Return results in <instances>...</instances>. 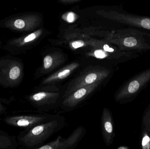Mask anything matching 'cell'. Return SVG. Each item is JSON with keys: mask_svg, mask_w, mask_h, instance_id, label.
<instances>
[{"mask_svg": "<svg viewBox=\"0 0 150 149\" xmlns=\"http://www.w3.org/2000/svg\"><path fill=\"white\" fill-rule=\"evenodd\" d=\"M104 50L105 51L108 52H113L114 51V49L112 48H110L107 45H105L104 46Z\"/></svg>", "mask_w": 150, "mask_h": 149, "instance_id": "44dd1931", "label": "cell"}, {"mask_svg": "<svg viewBox=\"0 0 150 149\" xmlns=\"http://www.w3.org/2000/svg\"><path fill=\"white\" fill-rule=\"evenodd\" d=\"M61 93L59 92L41 90L27 97V99L37 108L54 105L59 100Z\"/></svg>", "mask_w": 150, "mask_h": 149, "instance_id": "ba28073f", "label": "cell"}, {"mask_svg": "<svg viewBox=\"0 0 150 149\" xmlns=\"http://www.w3.org/2000/svg\"><path fill=\"white\" fill-rule=\"evenodd\" d=\"M6 108L0 103V115L3 114L6 111Z\"/></svg>", "mask_w": 150, "mask_h": 149, "instance_id": "7402d4cb", "label": "cell"}, {"mask_svg": "<svg viewBox=\"0 0 150 149\" xmlns=\"http://www.w3.org/2000/svg\"><path fill=\"white\" fill-rule=\"evenodd\" d=\"M14 25L16 28L18 29H22L23 28L25 25V22L22 19H17L15 21Z\"/></svg>", "mask_w": 150, "mask_h": 149, "instance_id": "2e32d148", "label": "cell"}, {"mask_svg": "<svg viewBox=\"0 0 150 149\" xmlns=\"http://www.w3.org/2000/svg\"><path fill=\"white\" fill-rule=\"evenodd\" d=\"M24 67L21 64L0 65V86L5 87L17 86L23 77Z\"/></svg>", "mask_w": 150, "mask_h": 149, "instance_id": "277c9868", "label": "cell"}, {"mask_svg": "<svg viewBox=\"0 0 150 149\" xmlns=\"http://www.w3.org/2000/svg\"><path fill=\"white\" fill-rule=\"evenodd\" d=\"M110 73L109 70L101 67L93 68L83 72L69 83L65 91L63 97L65 98L81 87L98 81H103Z\"/></svg>", "mask_w": 150, "mask_h": 149, "instance_id": "7a4b0ae2", "label": "cell"}, {"mask_svg": "<svg viewBox=\"0 0 150 149\" xmlns=\"http://www.w3.org/2000/svg\"><path fill=\"white\" fill-rule=\"evenodd\" d=\"M61 125L60 121L54 119L31 128L25 129L18 134V144L26 148H35L48 140L60 128Z\"/></svg>", "mask_w": 150, "mask_h": 149, "instance_id": "6da1fadb", "label": "cell"}, {"mask_svg": "<svg viewBox=\"0 0 150 149\" xmlns=\"http://www.w3.org/2000/svg\"><path fill=\"white\" fill-rule=\"evenodd\" d=\"M103 81H98L76 90L64 98L62 106L67 108H74L93 93Z\"/></svg>", "mask_w": 150, "mask_h": 149, "instance_id": "8992f818", "label": "cell"}, {"mask_svg": "<svg viewBox=\"0 0 150 149\" xmlns=\"http://www.w3.org/2000/svg\"><path fill=\"white\" fill-rule=\"evenodd\" d=\"M101 130L105 143L110 146L112 143L114 137L113 122L110 110L104 108L101 115Z\"/></svg>", "mask_w": 150, "mask_h": 149, "instance_id": "9c48e42d", "label": "cell"}, {"mask_svg": "<svg viewBox=\"0 0 150 149\" xmlns=\"http://www.w3.org/2000/svg\"><path fill=\"white\" fill-rule=\"evenodd\" d=\"M84 45V43L83 41H82V40H78V41L73 42L72 43V46L75 49H77V48L82 47Z\"/></svg>", "mask_w": 150, "mask_h": 149, "instance_id": "ac0fdd59", "label": "cell"}, {"mask_svg": "<svg viewBox=\"0 0 150 149\" xmlns=\"http://www.w3.org/2000/svg\"><path fill=\"white\" fill-rule=\"evenodd\" d=\"M35 38H36V35L34 33H32V34H31L30 35H29L25 38L24 42L25 43H27V42L32 41V40L35 39Z\"/></svg>", "mask_w": 150, "mask_h": 149, "instance_id": "d6986e66", "label": "cell"}, {"mask_svg": "<svg viewBox=\"0 0 150 149\" xmlns=\"http://www.w3.org/2000/svg\"><path fill=\"white\" fill-rule=\"evenodd\" d=\"M75 14L73 12H69L67 15V21L69 22H72L75 20Z\"/></svg>", "mask_w": 150, "mask_h": 149, "instance_id": "ffe728a7", "label": "cell"}, {"mask_svg": "<svg viewBox=\"0 0 150 149\" xmlns=\"http://www.w3.org/2000/svg\"><path fill=\"white\" fill-rule=\"evenodd\" d=\"M50 118V116L45 115H22L7 116L4 119V121L10 126L25 129L44 123Z\"/></svg>", "mask_w": 150, "mask_h": 149, "instance_id": "5b68a950", "label": "cell"}, {"mask_svg": "<svg viewBox=\"0 0 150 149\" xmlns=\"http://www.w3.org/2000/svg\"><path fill=\"white\" fill-rule=\"evenodd\" d=\"M123 44L126 47L133 48L137 45V42L134 38L129 37L125 38L123 41Z\"/></svg>", "mask_w": 150, "mask_h": 149, "instance_id": "4fadbf2b", "label": "cell"}, {"mask_svg": "<svg viewBox=\"0 0 150 149\" xmlns=\"http://www.w3.org/2000/svg\"><path fill=\"white\" fill-rule=\"evenodd\" d=\"M85 133V130L83 127H79L67 139L62 138L61 141L60 149L74 148L83 138Z\"/></svg>", "mask_w": 150, "mask_h": 149, "instance_id": "30bf717a", "label": "cell"}, {"mask_svg": "<svg viewBox=\"0 0 150 149\" xmlns=\"http://www.w3.org/2000/svg\"><path fill=\"white\" fill-rule=\"evenodd\" d=\"M18 145L16 136L0 130V149H16Z\"/></svg>", "mask_w": 150, "mask_h": 149, "instance_id": "7c38bea8", "label": "cell"}, {"mask_svg": "<svg viewBox=\"0 0 150 149\" xmlns=\"http://www.w3.org/2000/svg\"><path fill=\"white\" fill-rule=\"evenodd\" d=\"M139 24L144 29H150V19L144 18L140 21Z\"/></svg>", "mask_w": 150, "mask_h": 149, "instance_id": "9a60e30c", "label": "cell"}, {"mask_svg": "<svg viewBox=\"0 0 150 149\" xmlns=\"http://www.w3.org/2000/svg\"><path fill=\"white\" fill-rule=\"evenodd\" d=\"M150 81V68L139 73L127 82L116 94L115 100H122L132 97Z\"/></svg>", "mask_w": 150, "mask_h": 149, "instance_id": "3957f363", "label": "cell"}, {"mask_svg": "<svg viewBox=\"0 0 150 149\" xmlns=\"http://www.w3.org/2000/svg\"><path fill=\"white\" fill-rule=\"evenodd\" d=\"M142 147L143 149L150 148V138L147 134H145L143 137Z\"/></svg>", "mask_w": 150, "mask_h": 149, "instance_id": "5bb4252c", "label": "cell"}, {"mask_svg": "<svg viewBox=\"0 0 150 149\" xmlns=\"http://www.w3.org/2000/svg\"><path fill=\"white\" fill-rule=\"evenodd\" d=\"M95 57L98 58H104L106 57L105 53L102 50H97L94 52Z\"/></svg>", "mask_w": 150, "mask_h": 149, "instance_id": "e0dca14e", "label": "cell"}, {"mask_svg": "<svg viewBox=\"0 0 150 149\" xmlns=\"http://www.w3.org/2000/svg\"><path fill=\"white\" fill-rule=\"evenodd\" d=\"M62 64L61 59L55 58L54 56L47 55L43 60V65L38 69V75L47 74L58 68Z\"/></svg>", "mask_w": 150, "mask_h": 149, "instance_id": "8fae6325", "label": "cell"}, {"mask_svg": "<svg viewBox=\"0 0 150 149\" xmlns=\"http://www.w3.org/2000/svg\"><path fill=\"white\" fill-rule=\"evenodd\" d=\"M79 64L77 63H73L62 67L59 70L52 73L51 75L43 80L41 82L40 87L43 90H45L50 88L51 86L59 83L68 78L79 67Z\"/></svg>", "mask_w": 150, "mask_h": 149, "instance_id": "52a82bcc", "label": "cell"}]
</instances>
